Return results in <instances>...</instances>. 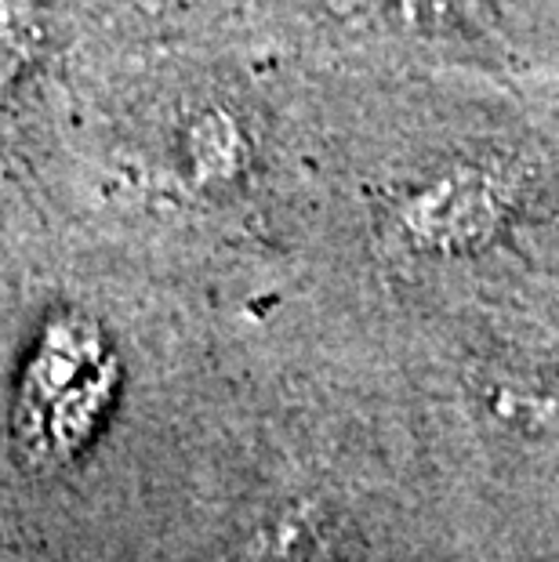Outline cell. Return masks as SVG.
<instances>
[{"label":"cell","instance_id":"6da1fadb","mask_svg":"<svg viewBox=\"0 0 559 562\" xmlns=\"http://www.w3.org/2000/svg\"><path fill=\"white\" fill-rule=\"evenodd\" d=\"M113 370L102 341L77 323L47 334L37 360L30 363L19 403L22 447L41 461H63L88 442L110 400Z\"/></svg>","mask_w":559,"mask_h":562},{"label":"cell","instance_id":"7a4b0ae2","mask_svg":"<svg viewBox=\"0 0 559 562\" xmlns=\"http://www.w3.org/2000/svg\"><path fill=\"white\" fill-rule=\"evenodd\" d=\"M516 200L519 182L505 164H455L400 200L396 233L414 250L458 255L491 240Z\"/></svg>","mask_w":559,"mask_h":562},{"label":"cell","instance_id":"3957f363","mask_svg":"<svg viewBox=\"0 0 559 562\" xmlns=\"http://www.w3.org/2000/svg\"><path fill=\"white\" fill-rule=\"evenodd\" d=\"M251 562H364V537L320 497L283 501L247 537Z\"/></svg>","mask_w":559,"mask_h":562},{"label":"cell","instance_id":"277c9868","mask_svg":"<svg viewBox=\"0 0 559 562\" xmlns=\"http://www.w3.org/2000/svg\"><path fill=\"white\" fill-rule=\"evenodd\" d=\"M472 400L502 432L523 439L559 436V363L491 360L472 374Z\"/></svg>","mask_w":559,"mask_h":562},{"label":"cell","instance_id":"5b68a950","mask_svg":"<svg viewBox=\"0 0 559 562\" xmlns=\"http://www.w3.org/2000/svg\"><path fill=\"white\" fill-rule=\"evenodd\" d=\"M189 157L204 178H230L244 164V135L233 124V116L222 110H208L189 127Z\"/></svg>","mask_w":559,"mask_h":562},{"label":"cell","instance_id":"8992f818","mask_svg":"<svg viewBox=\"0 0 559 562\" xmlns=\"http://www.w3.org/2000/svg\"><path fill=\"white\" fill-rule=\"evenodd\" d=\"M483 0H392L396 15L411 22L414 30H458L461 22H469L480 11Z\"/></svg>","mask_w":559,"mask_h":562}]
</instances>
